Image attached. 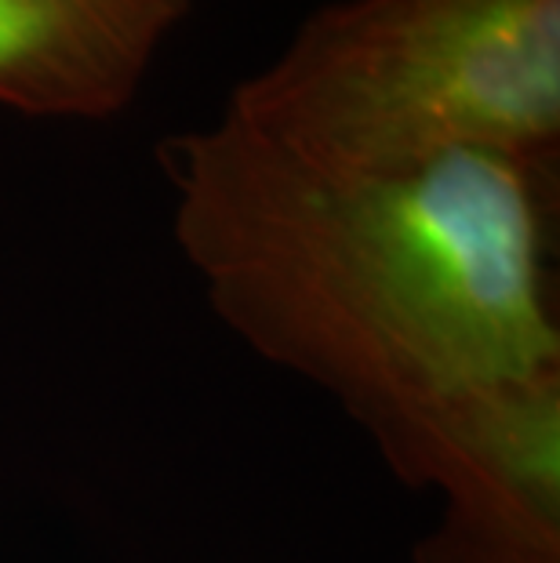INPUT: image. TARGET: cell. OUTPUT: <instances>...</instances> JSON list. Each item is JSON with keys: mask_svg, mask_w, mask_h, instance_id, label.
Returning <instances> with one entry per match:
<instances>
[{"mask_svg": "<svg viewBox=\"0 0 560 563\" xmlns=\"http://www.w3.org/2000/svg\"><path fill=\"white\" fill-rule=\"evenodd\" d=\"M172 26L146 0H0V106L106 121L135 102Z\"/></svg>", "mask_w": 560, "mask_h": 563, "instance_id": "obj_4", "label": "cell"}, {"mask_svg": "<svg viewBox=\"0 0 560 563\" xmlns=\"http://www.w3.org/2000/svg\"><path fill=\"white\" fill-rule=\"evenodd\" d=\"M146 4H150V8H157V11H161V15H164V19H172V22H178V19H183V15H186V11H189V8H194V4H197V0H146Z\"/></svg>", "mask_w": 560, "mask_h": 563, "instance_id": "obj_5", "label": "cell"}, {"mask_svg": "<svg viewBox=\"0 0 560 563\" xmlns=\"http://www.w3.org/2000/svg\"><path fill=\"white\" fill-rule=\"evenodd\" d=\"M222 110L331 167L560 164V0H339Z\"/></svg>", "mask_w": 560, "mask_h": 563, "instance_id": "obj_2", "label": "cell"}, {"mask_svg": "<svg viewBox=\"0 0 560 563\" xmlns=\"http://www.w3.org/2000/svg\"><path fill=\"white\" fill-rule=\"evenodd\" d=\"M375 451L440 501L415 563H560V371L437 407Z\"/></svg>", "mask_w": 560, "mask_h": 563, "instance_id": "obj_3", "label": "cell"}, {"mask_svg": "<svg viewBox=\"0 0 560 563\" xmlns=\"http://www.w3.org/2000/svg\"><path fill=\"white\" fill-rule=\"evenodd\" d=\"M175 244L226 328L367 440L560 371L557 164L295 157L230 113L157 146Z\"/></svg>", "mask_w": 560, "mask_h": 563, "instance_id": "obj_1", "label": "cell"}]
</instances>
